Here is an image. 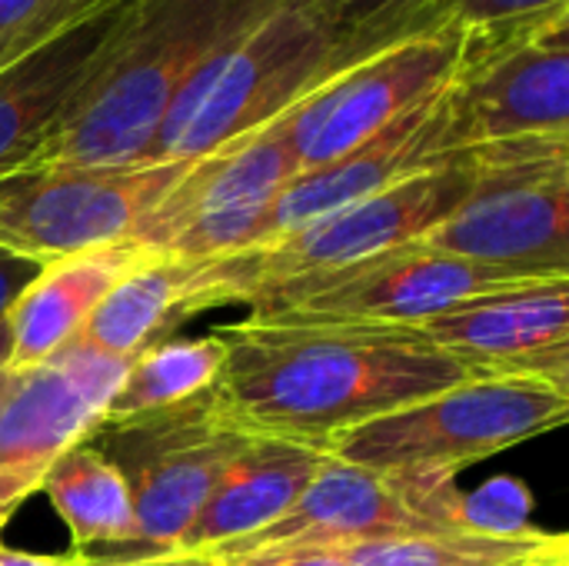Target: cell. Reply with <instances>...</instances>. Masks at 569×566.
I'll return each mask as SVG.
<instances>
[{
	"label": "cell",
	"instance_id": "1",
	"mask_svg": "<svg viewBox=\"0 0 569 566\" xmlns=\"http://www.w3.org/2000/svg\"><path fill=\"white\" fill-rule=\"evenodd\" d=\"M213 334L227 354L213 394L253 437L323 447L343 430L473 377L453 357L400 327L250 314L213 327Z\"/></svg>",
	"mask_w": 569,
	"mask_h": 566
},
{
	"label": "cell",
	"instance_id": "2",
	"mask_svg": "<svg viewBox=\"0 0 569 566\" xmlns=\"http://www.w3.org/2000/svg\"><path fill=\"white\" fill-rule=\"evenodd\" d=\"M283 3L290 0H123L23 167L143 163L173 97Z\"/></svg>",
	"mask_w": 569,
	"mask_h": 566
},
{
	"label": "cell",
	"instance_id": "3",
	"mask_svg": "<svg viewBox=\"0 0 569 566\" xmlns=\"http://www.w3.org/2000/svg\"><path fill=\"white\" fill-rule=\"evenodd\" d=\"M340 70V40L313 0H290L173 97L143 163L200 160L263 130Z\"/></svg>",
	"mask_w": 569,
	"mask_h": 566
},
{
	"label": "cell",
	"instance_id": "4",
	"mask_svg": "<svg viewBox=\"0 0 569 566\" xmlns=\"http://www.w3.org/2000/svg\"><path fill=\"white\" fill-rule=\"evenodd\" d=\"M569 390L537 380L470 377L427 400L367 420L330 437L333 460L370 470H447L460 474L507 447L560 430Z\"/></svg>",
	"mask_w": 569,
	"mask_h": 566
},
{
	"label": "cell",
	"instance_id": "5",
	"mask_svg": "<svg viewBox=\"0 0 569 566\" xmlns=\"http://www.w3.org/2000/svg\"><path fill=\"white\" fill-rule=\"evenodd\" d=\"M473 173V150H467L447 160L443 167L400 180L300 230L247 247L223 260L203 264L210 307L247 304V297H253L263 287L297 277L333 274L360 260H370L383 250L423 240L470 193Z\"/></svg>",
	"mask_w": 569,
	"mask_h": 566
},
{
	"label": "cell",
	"instance_id": "6",
	"mask_svg": "<svg viewBox=\"0 0 569 566\" xmlns=\"http://www.w3.org/2000/svg\"><path fill=\"white\" fill-rule=\"evenodd\" d=\"M470 150L473 187L423 244L530 277H569V137Z\"/></svg>",
	"mask_w": 569,
	"mask_h": 566
},
{
	"label": "cell",
	"instance_id": "7",
	"mask_svg": "<svg viewBox=\"0 0 569 566\" xmlns=\"http://www.w3.org/2000/svg\"><path fill=\"white\" fill-rule=\"evenodd\" d=\"M569 277H530L467 257L443 254L423 240L383 250L353 267L297 277L247 297L250 314L277 320L413 327L470 300Z\"/></svg>",
	"mask_w": 569,
	"mask_h": 566
},
{
	"label": "cell",
	"instance_id": "8",
	"mask_svg": "<svg viewBox=\"0 0 569 566\" xmlns=\"http://www.w3.org/2000/svg\"><path fill=\"white\" fill-rule=\"evenodd\" d=\"M250 437L213 390L153 417L100 427L93 440H103L100 450L133 497V547L113 557H177L187 527Z\"/></svg>",
	"mask_w": 569,
	"mask_h": 566
},
{
	"label": "cell",
	"instance_id": "9",
	"mask_svg": "<svg viewBox=\"0 0 569 566\" xmlns=\"http://www.w3.org/2000/svg\"><path fill=\"white\" fill-rule=\"evenodd\" d=\"M300 173L283 117L200 160L140 220L130 244L157 260L210 264L257 244L280 190Z\"/></svg>",
	"mask_w": 569,
	"mask_h": 566
},
{
	"label": "cell",
	"instance_id": "10",
	"mask_svg": "<svg viewBox=\"0 0 569 566\" xmlns=\"http://www.w3.org/2000/svg\"><path fill=\"white\" fill-rule=\"evenodd\" d=\"M187 163L20 167L0 173V254L43 267L127 244Z\"/></svg>",
	"mask_w": 569,
	"mask_h": 566
},
{
	"label": "cell",
	"instance_id": "11",
	"mask_svg": "<svg viewBox=\"0 0 569 566\" xmlns=\"http://www.w3.org/2000/svg\"><path fill=\"white\" fill-rule=\"evenodd\" d=\"M450 80L463 147L569 137V10L500 30H457Z\"/></svg>",
	"mask_w": 569,
	"mask_h": 566
},
{
	"label": "cell",
	"instance_id": "12",
	"mask_svg": "<svg viewBox=\"0 0 569 566\" xmlns=\"http://www.w3.org/2000/svg\"><path fill=\"white\" fill-rule=\"evenodd\" d=\"M457 480L460 474L447 470H370L330 457L290 514L213 557L283 544L353 547L470 530L463 514L467 490Z\"/></svg>",
	"mask_w": 569,
	"mask_h": 566
},
{
	"label": "cell",
	"instance_id": "13",
	"mask_svg": "<svg viewBox=\"0 0 569 566\" xmlns=\"http://www.w3.org/2000/svg\"><path fill=\"white\" fill-rule=\"evenodd\" d=\"M130 360L67 344L47 364L13 374L0 410V534L40 490L50 467L90 444Z\"/></svg>",
	"mask_w": 569,
	"mask_h": 566
},
{
	"label": "cell",
	"instance_id": "14",
	"mask_svg": "<svg viewBox=\"0 0 569 566\" xmlns=\"http://www.w3.org/2000/svg\"><path fill=\"white\" fill-rule=\"evenodd\" d=\"M460 63V33L453 27L410 37L360 57L330 77L287 117V137L300 170L323 167L383 127L440 93Z\"/></svg>",
	"mask_w": 569,
	"mask_h": 566
},
{
	"label": "cell",
	"instance_id": "15",
	"mask_svg": "<svg viewBox=\"0 0 569 566\" xmlns=\"http://www.w3.org/2000/svg\"><path fill=\"white\" fill-rule=\"evenodd\" d=\"M400 330L443 350L473 377L569 390V280L490 294Z\"/></svg>",
	"mask_w": 569,
	"mask_h": 566
},
{
	"label": "cell",
	"instance_id": "16",
	"mask_svg": "<svg viewBox=\"0 0 569 566\" xmlns=\"http://www.w3.org/2000/svg\"><path fill=\"white\" fill-rule=\"evenodd\" d=\"M460 153H467V147L460 140L453 93L447 83L440 93H433L430 100H423L420 107H413L410 113H403L400 120H393L350 153L323 167L300 170L273 200L257 244L277 240L357 200H367L400 180L443 167Z\"/></svg>",
	"mask_w": 569,
	"mask_h": 566
},
{
	"label": "cell",
	"instance_id": "17",
	"mask_svg": "<svg viewBox=\"0 0 569 566\" xmlns=\"http://www.w3.org/2000/svg\"><path fill=\"white\" fill-rule=\"evenodd\" d=\"M330 454L287 437H250L187 527L177 557H213L277 524L310 490Z\"/></svg>",
	"mask_w": 569,
	"mask_h": 566
},
{
	"label": "cell",
	"instance_id": "18",
	"mask_svg": "<svg viewBox=\"0 0 569 566\" xmlns=\"http://www.w3.org/2000/svg\"><path fill=\"white\" fill-rule=\"evenodd\" d=\"M157 260L137 244H107L37 267L33 280L3 314L10 330V370H30L77 340L103 297L140 264Z\"/></svg>",
	"mask_w": 569,
	"mask_h": 566
},
{
	"label": "cell",
	"instance_id": "19",
	"mask_svg": "<svg viewBox=\"0 0 569 566\" xmlns=\"http://www.w3.org/2000/svg\"><path fill=\"white\" fill-rule=\"evenodd\" d=\"M207 307L203 264L147 260L103 297L80 327L77 344L113 360H133L140 350L163 340L170 327Z\"/></svg>",
	"mask_w": 569,
	"mask_h": 566
},
{
	"label": "cell",
	"instance_id": "20",
	"mask_svg": "<svg viewBox=\"0 0 569 566\" xmlns=\"http://www.w3.org/2000/svg\"><path fill=\"white\" fill-rule=\"evenodd\" d=\"M107 20H97L0 73V173L23 167L43 143L60 107L80 83Z\"/></svg>",
	"mask_w": 569,
	"mask_h": 566
},
{
	"label": "cell",
	"instance_id": "21",
	"mask_svg": "<svg viewBox=\"0 0 569 566\" xmlns=\"http://www.w3.org/2000/svg\"><path fill=\"white\" fill-rule=\"evenodd\" d=\"M40 490L67 524L73 554H93L100 547L127 554L133 547L130 487L97 444L67 450L43 477Z\"/></svg>",
	"mask_w": 569,
	"mask_h": 566
},
{
	"label": "cell",
	"instance_id": "22",
	"mask_svg": "<svg viewBox=\"0 0 569 566\" xmlns=\"http://www.w3.org/2000/svg\"><path fill=\"white\" fill-rule=\"evenodd\" d=\"M223 344L213 330L203 337H163L150 344L130 360L100 427L153 417L210 394L223 374Z\"/></svg>",
	"mask_w": 569,
	"mask_h": 566
},
{
	"label": "cell",
	"instance_id": "23",
	"mask_svg": "<svg viewBox=\"0 0 569 566\" xmlns=\"http://www.w3.org/2000/svg\"><path fill=\"white\" fill-rule=\"evenodd\" d=\"M569 537L543 527H527L510 537L477 530H443L423 537L377 540L337 547L347 566H510L567 550Z\"/></svg>",
	"mask_w": 569,
	"mask_h": 566
},
{
	"label": "cell",
	"instance_id": "24",
	"mask_svg": "<svg viewBox=\"0 0 569 566\" xmlns=\"http://www.w3.org/2000/svg\"><path fill=\"white\" fill-rule=\"evenodd\" d=\"M437 0H313L340 40L347 67L390 43L433 33Z\"/></svg>",
	"mask_w": 569,
	"mask_h": 566
},
{
	"label": "cell",
	"instance_id": "25",
	"mask_svg": "<svg viewBox=\"0 0 569 566\" xmlns=\"http://www.w3.org/2000/svg\"><path fill=\"white\" fill-rule=\"evenodd\" d=\"M123 0H0V73L57 40L107 20Z\"/></svg>",
	"mask_w": 569,
	"mask_h": 566
},
{
	"label": "cell",
	"instance_id": "26",
	"mask_svg": "<svg viewBox=\"0 0 569 566\" xmlns=\"http://www.w3.org/2000/svg\"><path fill=\"white\" fill-rule=\"evenodd\" d=\"M463 514L467 527L477 534H493V537H510L520 534L530 524L533 514V494L523 480L517 477H493L483 487L470 490L463 497Z\"/></svg>",
	"mask_w": 569,
	"mask_h": 566
},
{
	"label": "cell",
	"instance_id": "27",
	"mask_svg": "<svg viewBox=\"0 0 569 566\" xmlns=\"http://www.w3.org/2000/svg\"><path fill=\"white\" fill-rule=\"evenodd\" d=\"M569 10V0H437L433 27L453 30H500L543 20L550 13Z\"/></svg>",
	"mask_w": 569,
	"mask_h": 566
},
{
	"label": "cell",
	"instance_id": "28",
	"mask_svg": "<svg viewBox=\"0 0 569 566\" xmlns=\"http://www.w3.org/2000/svg\"><path fill=\"white\" fill-rule=\"evenodd\" d=\"M210 560L217 566H347L337 547H317V544H283V547H263V550L227 554Z\"/></svg>",
	"mask_w": 569,
	"mask_h": 566
},
{
	"label": "cell",
	"instance_id": "29",
	"mask_svg": "<svg viewBox=\"0 0 569 566\" xmlns=\"http://www.w3.org/2000/svg\"><path fill=\"white\" fill-rule=\"evenodd\" d=\"M33 274H37L33 264H23V260H13V257L0 254V317L20 297V290L33 280Z\"/></svg>",
	"mask_w": 569,
	"mask_h": 566
},
{
	"label": "cell",
	"instance_id": "30",
	"mask_svg": "<svg viewBox=\"0 0 569 566\" xmlns=\"http://www.w3.org/2000/svg\"><path fill=\"white\" fill-rule=\"evenodd\" d=\"M0 566H80V554H27L0 540Z\"/></svg>",
	"mask_w": 569,
	"mask_h": 566
},
{
	"label": "cell",
	"instance_id": "31",
	"mask_svg": "<svg viewBox=\"0 0 569 566\" xmlns=\"http://www.w3.org/2000/svg\"><path fill=\"white\" fill-rule=\"evenodd\" d=\"M190 557H113V554H80V566H183Z\"/></svg>",
	"mask_w": 569,
	"mask_h": 566
},
{
	"label": "cell",
	"instance_id": "32",
	"mask_svg": "<svg viewBox=\"0 0 569 566\" xmlns=\"http://www.w3.org/2000/svg\"><path fill=\"white\" fill-rule=\"evenodd\" d=\"M10 384H13V370H10V330H7V320L0 317V410H3V400H7Z\"/></svg>",
	"mask_w": 569,
	"mask_h": 566
},
{
	"label": "cell",
	"instance_id": "33",
	"mask_svg": "<svg viewBox=\"0 0 569 566\" xmlns=\"http://www.w3.org/2000/svg\"><path fill=\"white\" fill-rule=\"evenodd\" d=\"M510 566H569V547L567 550H557V554H547V557H533V560H523V564Z\"/></svg>",
	"mask_w": 569,
	"mask_h": 566
},
{
	"label": "cell",
	"instance_id": "34",
	"mask_svg": "<svg viewBox=\"0 0 569 566\" xmlns=\"http://www.w3.org/2000/svg\"><path fill=\"white\" fill-rule=\"evenodd\" d=\"M183 566H217V564H213L210 557H190Z\"/></svg>",
	"mask_w": 569,
	"mask_h": 566
}]
</instances>
